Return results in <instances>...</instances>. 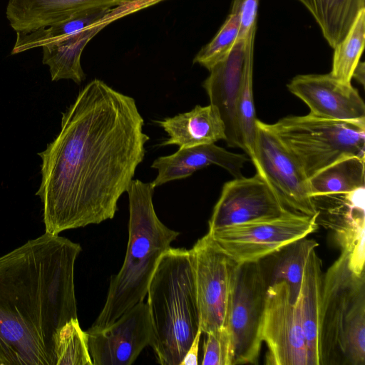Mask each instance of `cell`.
<instances>
[{"instance_id": "4fadbf2b", "label": "cell", "mask_w": 365, "mask_h": 365, "mask_svg": "<svg viewBox=\"0 0 365 365\" xmlns=\"http://www.w3.org/2000/svg\"><path fill=\"white\" fill-rule=\"evenodd\" d=\"M93 365H130L153 338L147 303H137L110 326L85 331Z\"/></svg>"}, {"instance_id": "3957f363", "label": "cell", "mask_w": 365, "mask_h": 365, "mask_svg": "<svg viewBox=\"0 0 365 365\" xmlns=\"http://www.w3.org/2000/svg\"><path fill=\"white\" fill-rule=\"evenodd\" d=\"M154 190L151 182L133 180L126 191L130 215L125 257L118 273L111 278L105 304L91 329L110 326L144 300L160 257L180 235L157 216Z\"/></svg>"}, {"instance_id": "277c9868", "label": "cell", "mask_w": 365, "mask_h": 365, "mask_svg": "<svg viewBox=\"0 0 365 365\" xmlns=\"http://www.w3.org/2000/svg\"><path fill=\"white\" fill-rule=\"evenodd\" d=\"M157 361L180 365L198 329L200 316L189 250L169 248L160 257L148 288Z\"/></svg>"}, {"instance_id": "484cf974", "label": "cell", "mask_w": 365, "mask_h": 365, "mask_svg": "<svg viewBox=\"0 0 365 365\" xmlns=\"http://www.w3.org/2000/svg\"><path fill=\"white\" fill-rule=\"evenodd\" d=\"M365 41V9L361 10L343 39L334 48L329 73L338 81L350 84L354 68L359 62Z\"/></svg>"}, {"instance_id": "83f0119b", "label": "cell", "mask_w": 365, "mask_h": 365, "mask_svg": "<svg viewBox=\"0 0 365 365\" xmlns=\"http://www.w3.org/2000/svg\"><path fill=\"white\" fill-rule=\"evenodd\" d=\"M56 365H93L86 334L78 318L66 322L55 338Z\"/></svg>"}, {"instance_id": "8992f818", "label": "cell", "mask_w": 365, "mask_h": 365, "mask_svg": "<svg viewBox=\"0 0 365 365\" xmlns=\"http://www.w3.org/2000/svg\"><path fill=\"white\" fill-rule=\"evenodd\" d=\"M268 125L308 178L342 158H365V120H337L307 114Z\"/></svg>"}, {"instance_id": "d6a6232c", "label": "cell", "mask_w": 365, "mask_h": 365, "mask_svg": "<svg viewBox=\"0 0 365 365\" xmlns=\"http://www.w3.org/2000/svg\"><path fill=\"white\" fill-rule=\"evenodd\" d=\"M356 79L363 86H364L365 78V65L364 62H359L354 70L352 78Z\"/></svg>"}, {"instance_id": "8fae6325", "label": "cell", "mask_w": 365, "mask_h": 365, "mask_svg": "<svg viewBox=\"0 0 365 365\" xmlns=\"http://www.w3.org/2000/svg\"><path fill=\"white\" fill-rule=\"evenodd\" d=\"M261 337L268 349L267 364L309 365L299 312L285 282L267 287Z\"/></svg>"}, {"instance_id": "44dd1931", "label": "cell", "mask_w": 365, "mask_h": 365, "mask_svg": "<svg viewBox=\"0 0 365 365\" xmlns=\"http://www.w3.org/2000/svg\"><path fill=\"white\" fill-rule=\"evenodd\" d=\"M109 23L100 22L42 46V62L48 66L53 81L69 79L80 84L85 80L86 74L81 64L83 51L91 39Z\"/></svg>"}, {"instance_id": "2e32d148", "label": "cell", "mask_w": 365, "mask_h": 365, "mask_svg": "<svg viewBox=\"0 0 365 365\" xmlns=\"http://www.w3.org/2000/svg\"><path fill=\"white\" fill-rule=\"evenodd\" d=\"M309 108V114L337 120H365V105L351 84L327 74H301L287 85Z\"/></svg>"}, {"instance_id": "9c48e42d", "label": "cell", "mask_w": 365, "mask_h": 365, "mask_svg": "<svg viewBox=\"0 0 365 365\" xmlns=\"http://www.w3.org/2000/svg\"><path fill=\"white\" fill-rule=\"evenodd\" d=\"M267 287L259 262L239 265L228 323L235 351L233 365L258 363Z\"/></svg>"}, {"instance_id": "5bb4252c", "label": "cell", "mask_w": 365, "mask_h": 365, "mask_svg": "<svg viewBox=\"0 0 365 365\" xmlns=\"http://www.w3.org/2000/svg\"><path fill=\"white\" fill-rule=\"evenodd\" d=\"M264 178L258 173L224 184L210 219L208 231L289 212Z\"/></svg>"}, {"instance_id": "ba28073f", "label": "cell", "mask_w": 365, "mask_h": 365, "mask_svg": "<svg viewBox=\"0 0 365 365\" xmlns=\"http://www.w3.org/2000/svg\"><path fill=\"white\" fill-rule=\"evenodd\" d=\"M189 251L200 328L206 334L228 325L239 264L218 250L207 234Z\"/></svg>"}, {"instance_id": "7a4b0ae2", "label": "cell", "mask_w": 365, "mask_h": 365, "mask_svg": "<svg viewBox=\"0 0 365 365\" xmlns=\"http://www.w3.org/2000/svg\"><path fill=\"white\" fill-rule=\"evenodd\" d=\"M79 244L45 232L0 257V365H56L55 338L78 318Z\"/></svg>"}, {"instance_id": "cb8c5ba5", "label": "cell", "mask_w": 365, "mask_h": 365, "mask_svg": "<svg viewBox=\"0 0 365 365\" xmlns=\"http://www.w3.org/2000/svg\"><path fill=\"white\" fill-rule=\"evenodd\" d=\"M318 246L316 240L305 237L270 255L272 263L269 275L264 276L267 285L285 282L289 288L292 302L294 304L299 294L307 259Z\"/></svg>"}, {"instance_id": "7402d4cb", "label": "cell", "mask_w": 365, "mask_h": 365, "mask_svg": "<svg viewBox=\"0 0 365 365\" xmlns=\"http://www.w3.org/2000/svg\"><path fill=\"white\" fill-rule=\"evenodd\" d=\"M115 8L93 7L75 13L68 19L47 27L29 33L16 32V41L11 53L17 54L31 48L42 47L100 22H111L117 19Z\"/></svg>"}, {"instance_id": "f546056e", "label": "cell", "mask_w": 365, "mask_h": 365, "mask_svg": "<svg viewBox=\"0 0 365 365\" xmlns=\"http://www.w3.org/2000/svg\"><path fill=\"white\" fill-rule=\"evenodd\" d=\"M202 365H233L235 351L229 326L206 333Z\"/></svg>"}, {"instance_id": "4316f807", "label": "cell", "mask_w": 365, "mask_h": 365, "mask_svg": "<svg viewBox=\"0 0 365 365\" xmlns=\"http://www.w3.org/2000/svg\"><path fill=\"white\" fill-rule=\"evenodd\" d=\"M242 3V0H232L226 20L214 38L196 54L194 63L209 71L229 53L239 36Z\"/></svg>"}, {"instance_id": "d4e9b609", "label": "cell", "mask_w": 365, "mask_h": 365, "mask_svg": "<svg viewBox=\"0 0 365 365\" xmlns=\"http://www.w3.org/2000/svg\"><path fill=\"white\" fill-rule=\"evenodd\" d=\"M365 158L350 156L321 170L309 178L312 197L352 192L365 187Z\"/></svg>"}, {"instance_id": "1f68e13d", "label": "cell", "mask_w": 365, "mask_h": 365, "mask_svg": "<svg viewBox=\"0 0 365 365\" xmlns=\"http://www.w3.org/2000/svg\"><path fill=\"white\" fill-rule=\"evenodd\" d=\"M202 331L200 328L198 329L190 347L184 355L180 365H197L198 364V351L200 337Z\"/></svg>"}, {"instance_id": "ffe728a7", "label": "cell", "mask_w": 365, "mask_h": 365, "mask_svg": "<svg viewBox=\"0 0 365 365\" xmlns=\"http://www.w3.org/2000/svg\"><path fill=\"white\" fill-rule=\"evenodd\" d=\"M322 264L314 250L304 267L301 288L295 304L302 327L309 365H322L321 344V301Z\"/></svg>"}, {"instance_id": "7c38bea8", "label": "cell", "mask_w": 365, "mask_h": 365, "mask_svg": "<svg viewBox=\"0 0 365 365\" xmlns=\"http://www.w3.org/2000/svg\"><path fill=\"white\" fill-rule=\"evenodd\" d=\"M257 27L237 38L229 53L210 70L203 81L210 104L219 110L225 128V141L229 147L243 150L237 119V103L248 63L254 60Z\"/></svg>"}, {"instance_id": "e0dca14e", "label": "cell", "mask_w": 365, "mask_h": 365, "mask_svg": "<svg viewBox=\"0 0 365 365\" xmlns=\"http://www.w3.org/2000/svg\"><path fill=\"white\" fill-rule=\"evenodd\" d=\"M249 160L245 154L230 152L215 143L179 148L175 153L153 161L151 168L158 170V175L151 184L155 188L187 178L210 165L222 168L235 178H241L244 165Z\"/></svg>"}, {"instance_id": "6da1fadb", "label": "cell", "mask_w": 365, "mask_h": 365, "mask_svg": "<svg viewBox=\"0 0 365 365\" xmlns=\"http://www.w3.org/2000/svg\"><path fill=\"white\" fill-rule=\"evenodd\" d=\"M133 98L93 79L62 113L60 131L44 150L41 182L45 232L113 218L145 154L149 136Z\"/></svg>"}, {"instance_id": "d6986e66", "label": "cell", "mask_w": 365, "mask_h": 365, "mask_svg": "<svg viewBox=\"0 0 365 365\" xmlns=\"http://www.w3.org/2000/svg\"><path fill=\"white\" fill-rule=\"evenodd\" d=\"M168 135L162 145H175L179 148L225 141V128L218 109L210 104L197 105L185 113L158 121Z\"/></svg>"}, {"instance_id": "ac0fdd59", "label": "cell", "mask_w": 365, "mask_h": 365, "mask_svg": "<svg viewBox=\"0 0 365 365\" xmlns=\"http://www.w3.org/2000/svg\"><path fill=\"white\" fill-rule=\"evenodd\" d=\"M142 0H9L6 16L16 32L29 33L93 7L115 8Z\"/></svg>"}, {"instance_id": "f1b7e54d", "label": "cell", "mask_w": 365, "mask_h": 365, "mask_svg": "<svg viewBox=\"0 0 365 365\" xmlns=\"http://www.w3.org/2000/svg\"><path fill=\"white\" fill-rule=\"evenodd\" d=\"M253 61L246 68L237 103V119L243 143V150L255 167L257 165L255 140L257 118L255 115L253 88Z\"/></svg>"}, {"instance_id": "603a6c76", "label": "cell", "mask_w": 365, "mask_h": 365, "mask_svg": "<svg viewBox=\"0 0 365 365\" xmlns=\"http://www.w3.org/2000/svg\"><path fill=\"white\" fill-rule=\"evenodd\" d=\"M311 14L322 34L334 48L346 36L365 0H297Z\"/></svg>"}, {"instance_id": "4dcf8cb0", "label": "cell", "mask_w": 365, "mask_h": 365, "mask_svg": "<svg viewBox=\"0 0 365 365\" xmlns=\"http://www.w3.org/2000/svg\"><path fill=\"white\" fill-rule=\"evenodd\" d=\"M259 1V0H242L238 38L246 36L253 28L257 27Z\"/></svg>"}, {"instance_id": "5b68a950", "label": "cell", "mask_w": 365, "mask_h": 365, "mask_svg": "<svg viewBox=\"0 0 365 365\" xmlns=\"http://www.w3.org/2000/svg\"><path fill=\"white\" fill-rule=\"evenodd\" d=\"M321 322L322 365H365V274L344 252L323 274Z\"/></svg>"}, {"instance_id": "52a82bcc", "label": "cell", "mask_w": 365, "mask_h": 365, "mask_svg": "<svg viewBox=\"0 0 365 365\" xmlns=\"http://www.w3.org/2000/svg\"><path fill=\"white\" fill-rule=\"evenodd\" d=\"M317 217L289 211L208 231L214 245L239 265L260 262L319 227Z\"/></svg>"}, {"instance_id": "30bf717a", "label": "cell", "mask_w": 365, "mask_h": 365, "mask_svg": "<svg viewBox=\"0 0 365 365\" xmlns=\"http://www.w3.org/2000/svg\"><path fill=\"white\" fill-rule=\"evenodd\" d=\"M255 149L257 173L268 182L289 210L317 216L309 188V178L302 168L270 129L257 119Z\"/></svg>"}, {"instance_id": "9a60e30c", "label": "cell", "mask_w": 365, "mask_h": 365, "mask_svg": "<svg viewBox=\"0 0 365 365\" xmlns=\"http://www.w3.org/2000/svg\"><path fill=\"white\" fill-rule=\"evenodd\" d=\"M365 187L340 194L314 197L317 221L331 229L341 252L348 256V265L356 275L364 272Z\"/></svg>"}]
</instances>
